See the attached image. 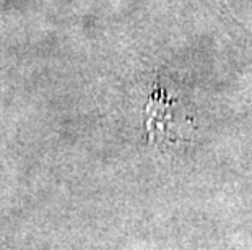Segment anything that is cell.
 Wrapping results in <instances>:
<instances>
[{
    "instance_id": "cell-1",
    "label": "cell",
    "mask_w": 252,
    "mask_h": 250,
    "mask_svg": "<svg viewBox=\"0 0 252 250\" xmlns=\"http://www.w3.org/2000/svg\"><path fill=\"white\" fill-rule=\"evenodd\" d=\"M221 2H223V7H224V10H226V12H228V17H229V18H231V20L234 21V23H236V25H238V26H239V28H241V29H243V31H244V33H246V34H248V36H249V38L252 39V31H251V29H248V28H246V25H243V23H241V21H239L238 18H234V15H233L231 12H229V8H228V5H226V3H224V0H221Z\"/></svg>"
}]
</instances>
